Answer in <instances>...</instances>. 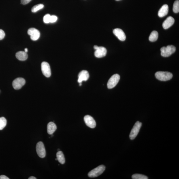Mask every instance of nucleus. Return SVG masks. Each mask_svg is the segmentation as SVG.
<instances>
[{
    "instance_id": "nucleus-1",
    "label": "nucleus",
    "mask_w": 179,
    "mask_h": 179,
    "mask_svg": "<svg viewBox=\"0 0 179 179\" xmlns=\"http://www.w3.org/2000/svg\"><path fill=\"white\" fill-rule=\"evenodd\" d=\"M155 77L161 81H166L170 80L172 78V74L168 72L158 71L155 74Z\"/></svg>"
},
{
    "instance_id": "nucleus-2",
    "label": "nucleus",
    "mask_w": 179,
    "mask_h": 179,
    "mask_svg": "<svg viewBox=\"0 0 179 179\" xmlns=\"http://www.w3.org/2000/svg\"><path fill=\"white\" fill-rule=\"evenodd\" d=\"M161 56L164 57H168L176 52V48L173 45H169L166 47H163L161 48Z\"/></svg>"
},
{
    "instance_id": "nucleus-3",
    "label": "nucleus",
    "mask_w": 179,
    "mask_h": 179,
    "mask_svg": "<svg viewBox=\"0 0 179 179\" xmlns=\"http://www.w3.org/2000/svg\"><path fill=\"white\" fill-rule=\"evenodd\" d=\"M105 169L106 167L104 165H100L89 172L88 176L90 178H96L101 174L105 171Z\"/></svg>"
},
{
    "instance_id": "nucleus-4",
    "label": "nucleus",
    "mask_w": 179,
    "mask_h": 179,
    "mask_svg": "<svg viewBox=\"0 0 179 179\" xmlns=\"http://www.w3.org/2000/svg\"><path fill=\"white\" fill-rule=\"evenodd\" d=\"M142 125V123L139 121H137L135 124L130 134L129 138L131 140H133L136 137L137 135L138 134Z\"/></svg>"
},
{
    "instance_id": "nucleus-5",
    "label": "nucleus",
    "mask_w": 179,
    "mask_h": 179,
    "mask_svg": "<svg viewBox=\"0 0 179 179\" xmlns=\"http://www.w3.org/2000/svg\"><path fill=\"white\" fill-rule=\"evenodd\" d=\"M120 79V76L118 74H115L112 76L108 81L107 83L108 88L111 89L115 87L119 82Z\"/></svg>"
},
{
    "instance_id": "nucleus-6",
    "label": "nucleus",
    "mask_w": 179,
    "mask_h": 179,
    "mask_svg": "<svg viewBox=\"0 0 179 179\" xmlns=\"http://www.w3.org/2000/svg\"><path fill=\"white\" fill-rule=\"evenodd\" d=\"M95 50V56L97 58H102L105 56L107 53V49L103 47L95 46L94 47Z\"/></svg>"
},
{
    "instance_id": "nucleus-7",
    "label": "nucleus",
    "mask_w": 179,
    "mask_h": 179,
    "mask_svg": "<svg viewBox=\"0 0 179 179\" xmlns=\"http://www.w3.org/2000/svg\"><path fill=\"white\" fill-rule=\"evenodd\" d=\"M36 149L38 156L41 158H45L46 156V151L44 144L42 142H39L37 144Z\"/></svg>"
},
{
    "instance_id": "nucleus-8",
    "label": "nucleus",
    "mask_w": 179,
    "mask_h": 179,
    "mask_svg": "<svg viewBox=\"0 0 179 179\" xmlns=\"http://www.w3.org/2000/svg\"><path fill=\"white\" fill-rule=\"evenodd\" d=\"M41 70L43 75L47 77H50L51 71L50 65L48 62H43L41 64Z\"/></svg>"
},
{
    "instance_id": "nucleus-9",
    "label": "nucleus",
    "mask_w": 179,
    "mask_h": 179,
    "mask_svg": "<svg viewBox=\"0 0 179 179\" xmlns=\"http://www.w3.org/2000/svg\"><path fill=\"white\" fill-rule=\"evenodd\" d=\"M28 34L30 36L33 41H37L40 38V33L38 30L35 28H30L28 31Z\"/></svg>"
},
{
    "instance_id": "nucleus-10",
    "label": "nucleus",
    "mask_w": 179,
    "mask_h": 179,
    "mask_svg": "<svg viewBox=\"0 0 179 179\" xmlns=\"http://www.w3.org/2000/svg\"><path fill=\"white\" fill-rule=\"evenodd\" d=\"M25 80L22 78L16 79L12 83L13 87L15 90H19L25 84Z\"/></svg>"
},
{
    "instance_id": "nucleus-11",
    "label": "nucleus",
    "mask_w": 179,
    "mask_h": 179,
    "mask_svg": "<svg viewBox=\"0 0 179 179\" xmlns=\"http://www.w3.org/2000/svg\"><path fill=\"white\" fill-rule=\"evenodd\" d=\"M84 121L86 124L89 127L91 128L94 129L96 127V121L91 116L89 115H86L84 117Z\"/></svg>"
},
{
    "instance_id": "nucleus-12",
    "label": "nucleus",
    "mask_w": 179,
    "mask_h": 179,
    "mask_svg": "<svg viewBox=\"0 0 179 179\" xmlns=\"http://www.w3.org/2000/svg\"><path fill=\"white\" fill-rule=\"evenodd\" d=\"M114 35L121 41H125L126 39V36L122 30L119 28H116L113 30Z\"/></svg>"
},
{
    "instance_id": "nucleus-13",
    "label": "nucleus",
    "mask_w": 179,
    "mask_h": 179,
    "mask_svg": "<svg viewBox=\"0 0 179 179\" xmlns=\"http://www.w3.org/2000/svg\"><path fill=\"white\" fill-rule=\"evenodd\" d=\"M89 77V72L86 70H82L78 74V82L79 83H82L83 81H86Z\"/></svg>"
},
{
    "instance_id": "nucleus-14",
    "label": "nucleus",
    "mask_w": 179,
    "mask_h": 179,
    "mask_svg": "<svg viewBox=\"0 0 179 179\" xmlns=\"http://www.w3.org/2000/svg\"><path fill=\"white\" fill-rule=\"evenodd\" d=\"M174 19L172 16H169L166 19L163 23V27L165 29L170 28L174 24Z\"/></svg>"
},
{
    "instance_id": "nucleus-15",
    "label": "nucleus",
    "mask_w": 179,
    "mask_h": 179,
    "mask_svg": "<svg viewBox=\"0 0 179 179\" xmlns=\"http://www.w3.org/2000/svg\"><path fill=\"white\" fill-rule=\"evenodd\" d=\"M168 5H164L159 10L158 13L159 16L160 17H164L168 14Z\"/></svg>"
},
{
    "instance_id": "nucleus-16",
    "label": "nucleus",
    "mask_w": 179,
    "mask_h": 179,
    "mask_svg": "<svg viewBox=\"0 0 179 179\" xmlns=\"http://www.w3.org/2000/svg\"><path fill=\"white\" fill-rule=\"evenodd\" d=\"M57 129L56 124L52 122L49 123L47 125V132L49 134L52 135Z\"/></svg>"
},
{
    "instance_id": "nucleus-17",
    "label": "nucleus",
    "mask_w": 179,
    "mask_h": 179,
    "mask_svg": "<svg viewBox=\"0 0 179 179\" xmlns=\"http://www.w3.org/2000/svg\"><path fill=\"white\" fill-rule=\"evenodd\" d=\"M16 56L19 60L25 61L28 58V54L26 52L24 51H19L16 53Z\"/></svg>"
},
{
    "instance_id": "nucleus-18",
    "label": "nucleus",
    "mask_w": 179,
    "mask_h": 179,
    "mask_svg": "<svg viewBox=\"0 0 179 179\" xmlns=\"http://www.w3.org/2000/svg\"><path fill=\"white\" fill-rule=\"evenodd\" d=\"M56 158L57 160L61 164H64L65 163V158L62 151H59L57 153Z\"/></svg>"
},
{
    "instance_id": "nucleus-19",
    "label": "nucleus",
    "mask_w": 179,
    "mask_h": 179,
    "mask_svg": "<svg viewBox=\"0 0 179 179\" xmlns=\"http://www.w3.org/2000/svg\"><path fill=\"white\" fill-rule=\"evenodd\" d=\"M158 33L156 31H153L149 37V40L151 42H154L156 41L158 38Z\"/></svg>"
},
{
    "instance_id": "nucleus-20",
    "label": "nucleus",
    "mask_w": 179,
    "mask_h": 179,
    "mask_svg": "<svg viewBox=\"0 0 179 179\" xmlns=\"http://www.w3.org/2000/svg\"><path fill=\"white\" fill-rule=\"evenodd\" d=\"M7 124V121L4 117L0 118V130H2L6 127Z\"/></svg>"
},
{
    "instance_id": "nucleus-21",
    "label": "nucleus",
    "mask_w": 179,
    "mask_h": 179,
    "mask_svg": "<svg viewBox=\"0 0 179 179\" xmlns=\"http://www.w3.org/2000/svg\"><path fill=\"white\" fill-rule=\"evenodd\" d=\"M44 7V5L42 4H39L33 7L31 10L32 12H36L42 9Z\"/></svg>"
},
{
    "instance_id": "nucleus-22",
    "label": "nucleus",
    "mask_w": 179,
    "mask_h": 179,
    "mask_svg": "<svg viewBox=\"0 0 179 179\" xmlns=\"http://www.w3.org/2000/svg\"><path fill=\"white\" fill-rule=\"evenodd\" d=\"M132 178L133 179H148V177L145 175L139 174H135L132 175Z\"/></svg>"
},
{
    "instance_id": "nucleus-23",
    "label": "nucleus",
    "mask_w": 179,
    "mask_h": 179,
    "mask_svg": "<svg viewBox=\"0 0 179 179\" xmlns=\"http://www.w3.org/2000/svg\"><path fill=\"white\" fill-rule=\"evenodd\" d=\"M173 10L175 13H178L179 12V1H175L173 5Z\"/></svg>"
},
{
    "instance_id": "nucleus-24",
    "label": "nucleus",
    "mask_w": 179,
    "mask_h": 179,
    "mask_svg": "<svg viewBox=\"0 0 179 179\" xmlns=\"http://www.w3.org/2000/svg\"><path fill=\"white\" fill-rule=\"evenodd\" d=\"M51 15L49 14H47L43 18V21L45 23H50Z\"/></svg>"
},
{
    "instance_id": "nucleus-25",
    "label": "nucleus",
    "mask_w": 179,
    "mask_h": 179,
    "mask_svg": "<svg viewBox=\"0 0 179 179\" xmlns=\"http://www.w3.org/2000/svg\"><path fill=\"white\" fill-rule=\"evenodd\" d=\"M57 20H58V17L56 16H51L50 23H54L56 22Z\"/></svg>"
},
{
    "instance_id": "nucleus-26",
    "label": "nucleus",
    "mask_w": 179,
    "mask_h": 179,
    "mask_svg": "<svg viewBox=\"0 0 179 179\" xmlns=\"http://www.w3.org/2000/svg\"><path fill=\"white\" fill-rule=\"evenodd\" d=\"M5 33L2 30L0 29V40H3L5 36Z\"/></svg>"
},
{
    "instance_id": "nucleus-27",
    "label": "nucleus",
    "mask_w": 179,
    "mask_h": 179,
    "mask_svg": "<svg viewBox=\"0 0 179 179\" xmlns=\"http://www.w3.org/2000/svg\"><path fill=\"white\" fill-rule=\"evenodd\" d=\"M32 1V0H21V3L23 5H26Z\"/></svg>"
},
{
    "instance_id": "nucleus-28",
    "label": "nucleus",
    "mask_w": 179,
    "mask_h": 179,
    "mask_svg": "<svg viewBox=\"0 0 179 179\" xmlns=\"http://www.w3.org/2000/svg\"><path fill=\"white\" fill-rule=\"evenodd\" d=\"M7 177L5 176V175H1L0 176V179H9Z\"/></svg>"
},
{
    "instance_id": "nucleus-29",
    "label": "nucleus",
    "mask_w": 179,
    "mask_h": 179,
    "mask_svg": "<svg viewBox=\"0 0 179 179\" xmlns=\"http://www.w3.org/2000/svg\"><path fill=\"white\" fill-rule=\"evenodd\" d=\"M28 179H37V178H35V177L32 176H31L30 177H29Z\"/></svg>"
},
{
    "instance_id": "nucleus-30",
    "label": "nucleus",
    "mask_w": 179,
    "mask_h": 179,
    "mask_svg": "<svg viewBox=\"0 0 179 179\" xmlns=\"http://www.w3.org/2000/svg\"><path fill=\"white\" fill-rule=\"evenodd\" d=\"M28 52V49L27 48H25V52L27 53Z\"/></svg>"
},
{
    "instance_id": "nucleus-31",
    "label": "nucleus",
    "mask_w": 179,
    "mask_h": 179,
    "mask_svg": "<svg viewBox=\"0 0 179 179\" xmlns=\"http://www.w3.org/2000/svg\"><path fill=\"white\" fill-rule=\"evenodd\" d=\"M116 1H120V0H116Z\"/></svg>"
}]
</instances>
